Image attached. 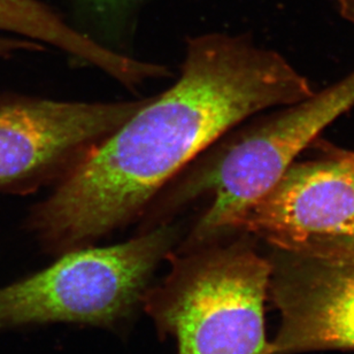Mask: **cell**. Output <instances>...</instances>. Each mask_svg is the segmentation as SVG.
<instances>
[{
  "label": "cell",
  "mask_w": 354,
  "mask_h": 354,
  "mask_svg": "<svg viewBox=\"0 0 354 354\" xmlns=\"http://www.w3.org/2000/svg\"><path fill=\"white\" fill-rule=\"evenodd\" d=\"M180 227L166 222L107 248H80L0 289V330L52 322L112 326L133 312Z\"/></svg>",
  "instance_id": "cell-4"
},
{
  "label": "cell",
  "mask_w": 354,
  "mask_h": 354,
  "mask_svg": "<svg viewBox=\"0 0 354 354\" xmlns=\"http://www.w3.org/2000/svg\"><path fill=\"white\" fill-rule=\"evenodd\" d=\"M354 106V71L286 112L213 144L171 180L144 213L145 229L168 221L194 201L211 203L182 248L232 232L243 213L296 162V158Z\"/></svg>",
  "instance_id": "cell-2"
},
{
  "label": "cell",
  "mask_w": 354,
  "mask_h": 354,
  "mask_svg": "<svg viewBox=\"0 0 354 354\" xmlns=\"http://www.w3.org/2000/svg\"><path fill=\"white\" fill-rule=\"evenodd\" d=\"M268 293L281 315L269 354L354 351V263L284 252Z\"/></svg>",
  "instance_id": "cell-7"
},
{
  "label": "cell",
  "mask_w": 354,
  "mask_h": 354,
  "mask_svg": "<svg viewBox=\"0 0 354 354\" xmlns=\"http://www.w3.org/2000/svg\"><path fill=\"white\" fill-rule=\"evenodd\" d=\"M348 156L354 160V151H348Z\"/></svg>",
  "instance_id": "cell-13"
},
{
  "label": "cell",
  "mask_w": 354,
  "mask_h": 354,
  "mask_svg": "<svg viewBox=\"0 0 354 354\" xmlns=\"http://www.w3.org/2000/svg\"><path fill=\"white\" fill-rule=\"evenodd\" d=\"M166 279L140 303L178 354H269L265 301L272 263L249 242L212 239L171 251Z\"/></svg>",
  "instance_id": "cell-3"
},
{
  "label": "cell",
  "mask_w": 354,
  "mask_h": 354,
  "mask_svg": "<svg viewBox=\"0 0 354 354\" xmlns=\"http://www.w3.org/2000/svg\"><path fill=\"white\" fill-rule=\"evenodd\" d=\"M314 91L284 57L250 38L187 39L176 83L147 102L31 208L28 225L55 252L86 248L143 216L158 194L239 123Z\"/></svg>",
  "instance_id": "cell-1"
},
{
  "label": "cell",
  "mask_w": 354,
  "mask_h": 354,
  "mask_svg": "<svg viewBox=\"0 0 354 354\" xmlns=\"http://www.w3.org/2000/svg\"><path fill=\"white\" fill-rule=\"evenodd\" d=\"M0 30L51 45L83 64L93 66L123 86L136 82L143 71L140 60L114 51L76 29L39 0H0Z\"/></svg>",
  "instance_id": "cell-8"
},
{
  "label": "cell",
  "mask_w": 354,
  "mask_h": 354,
  "mask_svg": "<svg viewBox=\"0 0 354 354\" xmlns=\"http://www.w3.org/2000/svg\"><path fill=\"white\" fill-rule=\"evenodd\" d=\"M342 17L354 24V0H329Z\"/></svg>",
  "instance_id": "cell-12"
},
{
  "label": "cell",
  "mask_w": 354,
  "mask_h": 354,
  "mask_svg": "<svg viewBox=\"0 0 354 354\" xmlns=\"http://www.w3.org/2000/svg\"><path fill=\"white\" fill-rule=\"evenodd\" d=\"M333 252L338 259L354 263V232L336 239L333 245Z\"/></svg>",
  "instance_id": "cell-11"
},
{
  "label": "cell",
  "mask_w": 354,
  "mask_h": 354,
  "mask_svg": "<svg viewBox=\"0 0 354 354\" xmlns=\"http://www.w3.org/2000/svg\"><path fill=\"white\" fill-rule=\"evenodd\" d=\"M147 102L0 95V194H31L59 183Z\"/></svg>",
  "instance_id": "cell-5"
},
{
  "label": "cell",
  "mask_w": 354,
  "mask_h": 354,
  "mask_svg": "<svg viewBox=\"0 0 354 354\" xmlns=\"http://www.w3.org/2000/svg\"><path fill=\"white\" fill-rule=\"evenodd\" d=\"M44 45L26 38H10L0 36V58H8L17 52L43 51Z\"/></svg>",
  "instance_id": "cell-10"
},
{
  "label": "cell",
  "mask_w": 354,
  "mask_h": 354,
  "mask_svg": "<svg viewBox=\"0 0 354 354\" xmlns=\"http://www.w3.org/2000/svg\"><path fill=\"white\" fill-rule=\"evenodd\" d=\"M232 232L253 234L282 252L353 234V159L348 151L330 150L324 159L295 162Z\"/></svg>",
  "instance_id": "cell-6"
},
{
  "label": "cell",
  "mask_w": 354,
  "mask_h": 354,
  "mask_svg": "<svg viewBox=\"0 0 354 354\" xmlns=\"http://www.w3.org/2000/svg\"><path fill=\"white\" fill-rule=\"evenodd\" d=\"M145 0H71L88 24L99 32L120 34L126 31L136 19Z\"/></svg>",
  "instance_id": "cell-9"
}]
</instances>
